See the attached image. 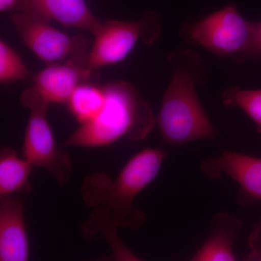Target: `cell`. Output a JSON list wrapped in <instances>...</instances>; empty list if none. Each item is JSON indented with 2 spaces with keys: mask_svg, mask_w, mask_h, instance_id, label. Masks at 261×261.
<instances>
[{
  "mask_svg": "<svg viewBox=\"0 0 261 261\" xmlns=\"http://www.w3.org/2000/svg\"><path fill=\"white\" fill-rule=\"evenodd\" d=\"M29 257L23 202L15 195L0 197V260L25 261Z\"/></svg>",
  "mask_w": 261,
  "mask_h": 261,
  "instance_id": "8fae6325",
  "label": "cell"
},
{
  "mask_svg": "<svg viewBox=\"0 0 261 261\" xmlns=\"http://www.w3.org/2000/svg\"><path fill=\"white\" fill-rule=\"evenodd\" d=\"M166 152L147 147L137 152L124 165L116 178L94 173L84 179L82 195L86 205L93 208L82 231L93 232L100 228L138 229L147 216L135 205L137 195L160 172Z\"/></svg>",
  "mask_w": 261,
  "mask_h": 261,
  "instance_id": "6da1fadb",
  "label": "cell"
},
{
  "mask_svg": "<svg viewBox=\"0 0 261 261\" xmlns=\"http://www.w3.org/2000/svg\"><path fill=\"white\" fill-rule=\"evenodd\" d=\"M221 101L228 109L243 111L254 122L261 135V89H243L231 86L223 91Z\"/></svg>",
  "mask_w": 261,
  "mask_h": 261,
  "instance_id": "9a60e30c",
  "label": "cell"
},
{
  "mask_svg": "<svg viewBox=\"0 0 261 261\" xmlns=\"http://www.w3.org/2000/svg\"><path fill=\"white\" fill-rule=\"evenodd\" d=\"M84 58L48 65L34 77L33 88L49 104L68 102L75 89L93 71Z\"/></svg>",
  "mask_w": 261,
  "mask_h": 261,
  "instance_id": "9c48e42d",
  "label": "cell"
},
{
  "mask_svg": "<svg viewBox=\"0 0 261 261\" xmlns=\"http://www.w3.org/2000/svg\"><path fill=\"white\" fill-rule=\"evenodd\" d=\"M242 220L234 214L220 212L211 221L205 242L192 255L191 261L237 260L234 244L243 230Z\"/></svg>",
  "mask_w": 261,
  "mask_h": 261,
  "instance_id": "7c38bea8",
  "label": "cell"
},
{
  "mask_svg": "<svg viewBox=\"0 0 261 261\" xmlns=\"http://www.w3.org/2000/svg\"><path fill=\"white\" fill-rule=\"evenodd\" d=\"M20 102L29 111L24 136V159L33 166L44 168L58 183L64 185L71 175L72 162L66 152L57 147L47 119L49 103L33 87L24 91L20 95Z\"/></svg>",
  "mask_w": 261,
  "mask_h": 261,
  "instance_id": "8992f818",
  "label": "cell"
},
{
  "mask_svg": "<svg viewBox=\"0 0 261 261\" xmlns=\"http://www.w3.org/2000/svg\"><path fill=\"white\" fill-rule=\"evenodd\" d=\"M254 22L246 20L234 5H228L195 21L186 22L180 37L215 56L237 63L252 57Z\"/></svg>",
  "mask_w": 261,
  "mask_h": 261,
  "instance_id": "277c9868",
  "label": "cell"
},
{
  "mask_svg": "<svg viewBox=\"0 0 261 261\" xmlns=\"http://www.w3.org/2000/svg\"><path fill=\"white\" fill-rule=\"evenodd\" d=\"M103 87L106 101L102 109L92 121L80 125L64 147H104L124 137L142 140L153 128L152 109L132 84L120 81Z\"/></svg>",
  "mask_w": 261,
  "mask_h": 261,
  "instance_id": "3957f363",
  "label": "cell"
},
{
  "mask_svg": "<svg viewBox=\"0 0 261 261\" xmlns=\"http://www.w3.org/2000/svg\"><path fill=\"white\" fill-rule=\"evenodd\" d=\"M261 56V21L254 22L252 57Z\"/></svg>",
  "mask_w": 261,
  "mask_h": 261,
  "instance_id": "ac0fdd59",
  "label": "cell"
},
{
  "mask_svg": "<svg viewBox=\"0 0 261 261\" xmlns=\"http://www.w3.org/2000/svg\"><path fill=\"white\" fill-rule=\"evenodd\" d=\"M161 29V18L150 11L136 20L102 22L84 62L93 71L116 64L126 59L139 42L155 43Z\"/></svg>",
  "mask_w": 261,
  "mask_h": 261,
  "instance_id": "5b68a950",
  "label": "cell"
},
{
  "mask_svg": "<svg viewBox=\"0 0 261 261\" xmlns=\"http://www.w3.org/2000/svg\"><path fill=\"white\" fill-rule=\"evenodd\" d=\"M200 171L209 179L226 175L237 182L236 200L240 205L250 206L261 202V158L222 150L219 157L202 161Z\"/></svg>",
  "mask_w": 261,
  "mask_h": 261,
  "instance_id": "ba28073f",
  "label": "cell"
},
{
  "mask_svg": "<svg viewBox=\"0 0 261 261\" xmlns=\"http://www.w3.org/2000/svg\"><path fill=\"white\" fill-rule=\"evenodd\" d=\"M17 8L48 21L54 20L63 27L87 31L93 35L102 23L85 0H21Z\"/></svg>",
  "mask_w": 261,
  "mask_h": 261,
  "instance_id": "30bf717a",
  "label": "cell"
},
{
  "mask_svg": "<svg viewBox=\"0 0 261 261\" xmlns=\"http://www.w3.org/2000/svg\"><path fill=\"white\" fill-rule=\"evenodd\" d=\"M171 78L163 94L158 126L166 144L181 146L197 140H211L217 128L202 106L197 89L205 84L207 66L200 53L178 48L167 56Z\"/></svg>",
  "mask_w": 261,
  "mask_h": 261,
  "instance_id": "7a4b0ae2",
  "label": "cell"
},
{
  "mask_svg": "<svg viewBox=\"0 0 261 261\" xmlns=\"http://www.w3.org/2000/svg\"><path fill=\"white\" fill-rule=\"evenodd\" d=\"M250 251L244 260L261 261V221L254 225L248 238Z\"/></svg>",
  "mask_w": 261,
  "mask_h": 261,
  "instance_id": "e0dca14e",
  "label": "cell"
},
{
  "mask_svg": "<svg viewBox=\"0 0 261 261\" xmlns=\"http://www.w3.org/2000/svg\"><path fill=\"white\" fill-rule=\"evenodd\" d=\"M34 167L25 159H20L14 149L4 147L0 154V197L28 192L32 190L29 176Z\"/></svg>",
  "mask_w": 261,
  "mask_h": 261,
  "instance_id": "4fadbf2b",
  "label": "cell"
},
{
  "mask_svg": "<svg viewBox=\"0 0 261 261\" xmlns=\"http://www.w3.org/2000/svg\"><path fill=\"white\" fill-rule=\"evenodd\" d=\"M106 101L104 87L83 82L80 84L68 101V108L80 125L94 120L100 112Z\"/></svg>",
  "mask_w": 261,
  "mask_h": 261,
  "instance_id": "5bb4252c",
  "label": "cell"
},
{
  "mask_svg": "<svg viewBox=\"0 0 261 261\" xmlns=\"http://www.w3.org/2000/svg\"><path fill=\"white\" fill-rule=\"evenodd\" d=\"M30 71L20 55L10 44L0 41V82L2 84L28 78Z\"/></svg>",
  "mask_w": 261,
  "mask_h": 261,
  "instance_id": "2e32d148",
  "label": "cell"
},
{
  "mask_svg": "<svg viewBox=\"0 0 261 261\" xmlns=\"http://www.w3.org/2000/svg\"><path fill=\"white\" fill-rule=\"evenodd\" d=\"M25 45L48 65L80 59L88 53V39L82 34L70 35L55 28L49 21L19 11L12 18Z\"/></svg>",
  "mask_w": 261,
  "mask_h": 261,
  "instance_id": "52a82bcc",
  "label": "cell"
},
{
  "mask_svg": "<svg viewBox=\"0 0 261 261\" xmlns=\"http://www.w3.org/2000/svg\"><path fill=\"white\" fill-rule=\"evenodd\" d=\"M21 0H0V11H8V10L17 8Z\"/></svg>",
  "mask_w": 261,
  "mask_h": 261,
  "instance_id": "d6986e66",
  "label": "cell"
}]
</instances>
